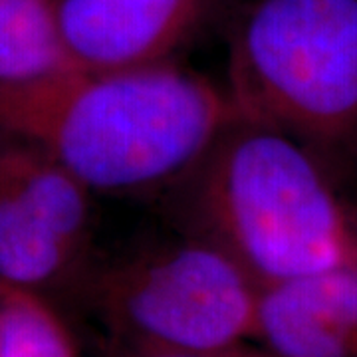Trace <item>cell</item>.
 Returning a JSON list of instances; mask_svg holds the SVG:
<instances>
[{"label": "cell", "instance_id": "obj_1", "mask_svg": "<svg viewBox=\"0 0 357 357\" xmlns=\"http://www.w3.org/2000/svg\"><path fill=\"white\" fill-rule=\"evenodd\" d=\"M238 119L225 86L175 60L117 70L70 66L0 89V139L36 147L96 197L185 183Z\"/></svg>", "mask_w": 357, "mask_h": 357}, {"label": "cell", "instance_id": "obj_2", "mask_svg": "<svg viewBox=\"0 0 357 357\" xmlns=\"http://www.w3.org/2000/svg\"><path fill=\"white\" fill-rule=\"evenodd\" d=\"M195 232L260 288L357 262V215L306 143L241 117L187 181Z\"/></svg>", "mask_w": 357, "mask_h": 357}, {"label": "cell", "instance_id": "obj_3", "mask_svg": "<svg viewBox=\"0 0 357 357\" xmlns=\"http://www.w3.org/2000/svg\"><path fill=\"white\" fill-rule=\"evenodd\" d=\"M225 88L241 117L321 157L357 147V0H255L232 32Z\"/></svg>", "mask_w": 357, "mask_h": 357}, {"label": "cell", "instance_id": "obj_4", "mask_svg": "<svg viewBox=\"0 0 357 357\" xmlns=\"http://www.w3.org/2000/svg\"><path fill=\"white\" fill-rule=\"evenodd\" d=\"M262 288L201 234L102 272L91 298L119 351H208L255 342Z\"/></svg>", "mask_w": 357, "mask_h": 357}, {"label": "cell", "instance_id": "obj_5", "mask_svg": "<svg viewBox=\"0 0 357 357\" xmlns=\"http://www.w3.org/2000/svg\"><path fill=\"white\" fill-rule=\"evenodd\" d=\"M211 0H56L68 64L117 70L175 60Z\"/></svg>", "mask_w": 357, "mask_h": 357}, {"label": "cell", "instance_id": "obj_6", "mask_svg": "<svg viewBox=\"0 0 357 357\" xmlns=\"http://www.w3.org/2000/svg\"><path fill=\"white\" fill-rule=\"evenodd\" d=\"M255 342L276 357H357V262L264 288Z\"/></svg>", "mask_w": 357, "mask_h": 357}, {"label": "cell", "instance_id": "obj_7", "mask_svg": "<svg viewBox=\"0 0 357 357\" xmlns=\"http://www.w3.org/2000/svg\"><path fill=\"white\" fill-rule=\"evenodd\" d=\"M84 260L0 175V286L48 300L76 280Z\"/></svg>", "mask_w": 357, "mask_h": 357}, {"label": "cell", "instance_id": "obj_8", "mask_svg": "<svg viewBox=\"0 0 357 357\" xmlns=\"http://www.w3.org/2000/svg\"><path fill=\"white\" fill-rule=\"evenodd\" d=\"M70 68L58 32L56 0H0V89Z\"/></svg>", "mask_w": 357, "mask_h": 357}, {"label": "cell", "instance_id": "obj_9", "mask_svg": "<svg viewBox=\"0 0 357 357\" xmlns=\"http://www.w3.org/2000/svg\"><path fill=\"white\" fill-rule=\"evenodd\" d=\"M0 357H82L48 300L0 286Z\"/></svg>", "mask_w": 357, "mask_h": 357}, {"label": "cell", "instance_id": "obj_10", "mask_svg": "<svg viewBox=\"0 0 357 357\" xmlns=\"http://www.w3.org/2000/svg\"><path fill=\"white\" fill-rule=\"evenodd\" d=\"M117 357H276L264 347H248L246 344L230 345L208 351H119Z\"/></svg>", "mask_w": 357, "mask_h": 357}]
</instances>
